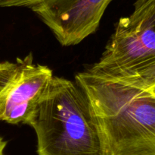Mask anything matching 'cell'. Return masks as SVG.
Returning <instances> with one entry per match:
<instances>
[{
	"label": "cell",
	"instance_id": "cell-7",
	"mask_svg": "<svg viewBox=\"0 0 155 155\" xmlns=\"http://www.w3.org/2000/svg\"><path fill=\"white\" fill-rule=\"evenodd\" d=\"M6 147V141L0 136V155H4L5 149Z\"/></svg>",
	"mask_w": 155,
	"mask_h": 155
},
{
	"label": "cell",
	"instance_id": "cell-6",
	"mask_svg": "<svg viewBox=\"0 0 155 155\" xmlns=\"http://www.w3.org/2000/svg\"><path fill=\"white\" fill-rule=\"evenodd\" d=\"M107 77L117 79L136 88L148 89L155 85V63L137 71Z\"/></svg>",
	"mask_w": 155,
	"mask_h": 155
},
{
	"label": "cell",
	"instance_id": "cell-5",
	"mask_svg": "<svg viewBox=\"0 0 155 155\" xmlns=\"http://www.w3.org/2000/svg\"><path fill=\"white\" fill-rule=\"evenodd\" d=\"M113 0H0V7L31 9L64 46L81 43L96 31Z\"/></svg>",
	"mask_w": 155,
	"mask_h": 155
},
{
	"label": "cell",
	"instance_id": "cell-4",
	"mask_svg": "<svg viewBox=\"0 0 155 155\" xmlns=\"http://www.w3.org/2000/svg\"><path fill=\"white\" fill-rule=\"evenodd\" d=\"M53 76L49 67L33 62L31 53L0 62V121L29 125Z\"/></svg>",
	"mask_w": 155,
	"mask_h": 155
},
{
	"label": "cell",
	"instance_id": "cell-2",
	"mask_svg": "<svg viewBox=\"0 0 155 155\" xmlns=\"http://www.w3.org/2000/svg\"><path fill=\"white\" fill-rule=\"evenodd\" d=\"M29 126L38 155H103L92 106L76 81L53 76Z\"/></svg>",
	"mask_w": 155,
	"mask_h": 155
},
{
	"label": "cell",
	"instance_id": "cell-3",
	"mask_svg": "<svg viewBox=\"0 0 155 155\" xmlns=\"http://www.w3.org/2000/svg\"><path fill=\"white\" fill-rule=\"evenodd\" d=\"M155 63V0H136L134 11L120 18L99 60L89 71L114 76Z\"/></svg>",
	"mask_w": 155,
	"mask_h": 155
},
{
	"label": "cell",
	"instance_id": "cell-8",
	"mask_svg": "<svg viewBox=\"0 0 155 155\" xmlns=\"http://www.w3.org/2000/svg\"><path fill=\"white\" fill-rule=\"evenodd\" d=\"M147 90H149V91H151V92H152L153 94H155V85H154V86L151 87V88H148V89H147Z\"/></svg>",
	"mask_w": 155,
	"mask_h": 155
},
{
	"label": "cell",
	"instance_id": "cell-1",
	"mask_svg": "<svg viewBox=\"0 0 155 155\" xmlns=\"http://www.w3.org/2000/svg\"><path fill=\"white\" fill-rule=\"evenodd\" d=\"M75 81L91 103L103 155H155V94L89 69Z\"/></svg>",
	"mask_w": 155,
	"mask_h": 155
}]
</instances>
